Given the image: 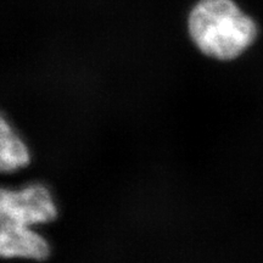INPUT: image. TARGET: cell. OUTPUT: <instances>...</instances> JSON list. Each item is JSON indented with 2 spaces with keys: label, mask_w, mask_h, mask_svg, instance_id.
<instances>
[{
  "label": "cell",
  "mask_w": 263,
  "mask_h": 263,
  "mask_svg": "<svg viewBox=\"0 0 263 263\" xmlns=\"http://www.w3.org/2000/svg\"><path fill=\"white\" fill-rule=\"evenodd\" d=\"M58 217V201L44 183L0 185V258L47 259L50 244L37 228Z\"/></svg>",
  "instance_id": "1"
},
{
  "label": "cell",
  "mask_w": 263,
  "mask_h": 263,
  "mask_svg": "<svg viewBox=\"0 0 263 263\" xmlns=\"http://www.w3.org/2000/svg\"><path fill=\"white\" fill-rule=\"evenodd\" d=\"M186 28L203 57L229 62L254 45L258 27L233 0H200L190 10Z\"/></svg>",
  "instance_id": "2"
},
{
  "label": "cell",
  "mask_w": 263,
  "mask_h": 263,
  "mask_svg": "<svg viewBox=\"0 0 263 263\" xmlns=\"http://www.w3.org/2000/svg\"><path fill=\"white\" fill-rule=\"evenodd\" d=\"M32 153L17 128L0 111V176L17 173L31 164Z\"/></svg>",
  "instance_id": "3"
}]
</instances>
